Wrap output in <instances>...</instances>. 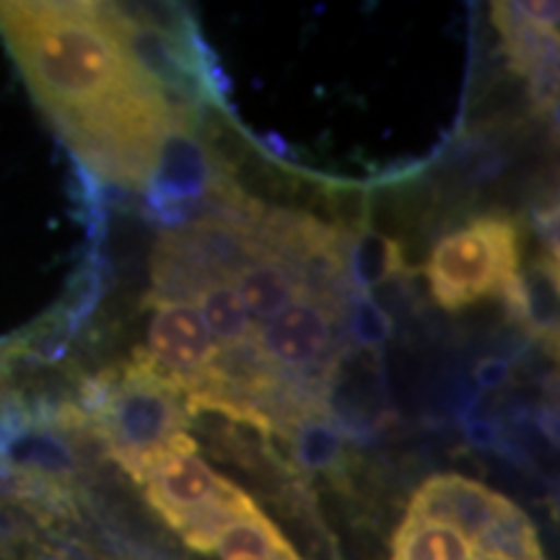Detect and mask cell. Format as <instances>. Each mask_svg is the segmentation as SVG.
I'll return each instance as SVG.
<instances>
[{
	"label": "cell",
	"mask_w": 560,
	"mask_h": 560,
	"mask_svg": "<svg viewBox=\"0 0 560 560\" xmlns=\"http://www.w3.org/2000/svg\"><path fill=\"white\" fill-rule=\"evenodd\" d=\"M125 470L143 486L166 524L198 552H213L221 532L236 516L255 509V501L242 488L210 470L198 454V444L187 433H177L170 444L132 462Z\"/></svg>",
	"instance_id": "3"
},
{
	"label": "cell",
	"mask_w": 560,
	"mask_h": 560,
	"mask_svg": "<svg viewBox=\"0 0 560 560\" xmlns=\"http://www.w3.org/2000/svg\"><path fill=\"white\" fill-rule=\"evenodd\" d=\"M185 389L138 348L132 363L104 371L83 389L86 412L73 410V418L91 423L112 457L130 467L185 433Z\"/></svg>",
	"instance_id": "2"
},
{
	"label": "cell",
	"mask_w": 560,
	"mask_h": 560,
	"mask_svg": "<svg viewBox=\"0 0 560 560\" xmlns=\"http://www.w3.org/2000/svg\"><path fill=\"white\" fill-rule=\"evenodd\" d=\"M499 374H503V363H499V361H490V363H486V366L480 369V376L488 384H493L495 380H499Z\"/></svg>",
	"instance_id": "15"
},
{
	"label": "cell",
	"mask_w": 560,
	"mask_h": 560,
	"mask_svg": "<svg viewBox=\"0 0 560 560\" xmlns=\"http://www.w3.org/2000/svg\"><path fill=\"white\" fill-rule=\"evenodd\" d=\"M0 34L70 151L100 177L145 187L177 117L107 3H0Z\"/></svg>",
	"instance_id": "1"
},
{
	"label": "cell",
	"mask_w": 560,
	"mask_h": 560,
	"mask_svg": "<svg viewBox=\"0 0 560 560\" xmlns=\"http://www.w3.org/2000/svg\"><path fill=\"white\" fill-rule=\"evenodd\" d=\"M285 548H291V542L255 506L221 532L213 552H219L221 560H272Z\"/></svg>",
	"instance_id": "12"
},
{
	"label": "cell",
	"mask_w": 560,
	"mask_h": 560,
	"mask_svg": "<svg viewBox=\"0 0 560 560\" xmlns=\"http://www.w3.org/2000/svg\"><path fill=\"white\" fill-rule=\"evenodd\" d=\"M231 283L240 293L249 319L260 322V325L278 317L283 310H289L293 301L301 296L296 278L291 276V270L268 247H262L255 260L244 265Z\"/></svg>",
	"instance_id": "8"
},
{
	"label": "cell",
	"mask_w": 560,
	"mask_h": 560,
	"mask_svg": "<svg viewBox=\"0 0 560 560\" xmlns=\"http://www.w3.org/2000/svg\"><path fill=\"white\" fill-rule=\"evenodd\" d=\"M346 310L301 293L289 310L265 322L255 332V348L272 371L301 374L322 366L335 346V325Z\"/></svg>",
	"instance_id": "7"
},
{
	"label": "cell",
	"mask_w": 560,
	"mask_h": 560,
	"mask_svg": "<svg viewBox=\"0 0 560 560\" xmlns=\"http://www.w3.org/2000/svg\"><path fill=\"white\" fill-rule=\"evenodd\" d=\"M350 330L366 346H380L389 338L392 322L371 299H359L350 312Z\"/></svg>",
	"instance_id": "14"
},
{
	"label": "cell",
	"mask_w": 560,
	"mask_h": 560,
	"mask_svg": "<svg viewBox=\"0 0 560 560\" xmlns=\"http://www.w3.org/2000/svg\"><path fill=\"white\" fill-rule=\"evenodd\" d=\"M405 514L429 516L459 529L475 552H488L522 509L506 495L462 475H433L418 488Z\"/></svg>",
	"instance_id": "5"
},
{
	"label": "cell",
	"mask_w": 560,
	"mask_h": 560,
	"mask_svg": "<svg viewBox=\"0 0 560 560\" xmlns=\"http://www.w3.org/2000/svg\"><path fill=\"white\" fill-rule=\"evenodd\" d=\"M472 560H511V558L499 556V552H475Z\"/></svg>",
	"instance_id": "16"
},
{
	"label": "cell",
	"mask_w": 560,
	"mask_h": 560,
	"mask_svg": "<svg viewBox=\"0 0 560 560\" xmlns=\"http://www.w3.org/2000/svg\"><path fill=\"white\" fill-rule=\"evenodd\" d=\"M425 276L444 310L457 312L486 296H499L520 319V226L509 215H480L433 247Z\"/></svg>",
	"instance_id": "4"
},
{
	"label": "cell",
	"mask_w": 560,
	"mask_h": 560,
	"mask_svg": "<svg viewBox=\"0 0 560 560\" xmlns=\"http://www.w3.org/2000/svg\"><path fill=\"white\" fill-rule=\"evenodd\" d=\"M149 325V359L185 389H200L219 359V346L210 338L198 306L179 299H153Z\"/></svg>",
	"instance_id": "6"
},
{
	"label": "cell",
	"mask_w": 560,
	"mask_h": 560,
	"mask_svg": "<svg viewBox=\"0 0 560 560\" xmlns=\"http://www.w3.org/2000/svg\"><path fill=\"white\" fill-rule=\"evenodd\" d=\"M472 542L450 524L405 514L389 560H472Z\"/></svg>",
	"instance_id": "9"
},
{
	"label": "cell",
	"mask_w": 560,
	"mask_h": 560,
	"mask_svg": "<svg viewBox=\"0 0 560 560\" xmlns=\"http://www.w3.org/2000/svg\"><path fill=\"white\" fill-rule=\"evenodd\" d=\"M195 301H198L200 317L219 350L240 348L255 338L257 325L249 319L231 280H213V283L202 285L195 293Z\"/></svg>",
	"instance_id": "10"
},
{
	"label": "cell",
	"mask_w": 560,
	"mask_h": 560,
	"mask_svg": "<svg viewBox=\"0 0 560 560\" xmlns=\"http://www.w3.org/2000/svg\"><path fill=\"white\" fill-rule=\"evenodd\" d=\"M272 560H301V558H299V552L293 550V548H285L283 552H278V556L272 558Z\"/></svg>",
	"instance_id": "17"
},
{
	"label": "cell",
	"mask_w": 560,
	"mask_h": 560,
	"mask_svg": "<svg viewBox=\"0 0 560 560\" xmlns=\"http://www.w3.org/2000/svg\"><path fill=\"white\" fill-rule=\"evenodd\" d=\"M520 319L529 332L556 350L558 346V260L540 257L522 270Z\"/></svg>",
	"instance_id": "11"
},
{
	"label": "cell",
	"mask_w": 560,
	"mask_h": 560,
	"mask_svg": "<svg viewBox=\"0 0 560 560\" xmlns=\"http://www.w3.org/2000/svg\"><path fill=\"white\" fill-rule=\"evenodd\" d=\"M402 262L400 244L382 234H374V231H363V234L348 242V278H353V285H359L363 291L400 276Z\"/></svg>",
	"instance_id": "13"
}]
</instances>
